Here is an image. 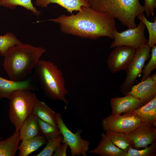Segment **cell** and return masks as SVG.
<instances>
[{"label": "cell", "instance_id": "9", "mask_svg": "<svg viewBox=\"0 0 156 156\" xmlns=\"http://www.w3.org/2000/svg\"><path fill=\"white\" fill-rule=\"evenodd\" d=\"M143 123L138 117L131 113L123 115L111 114L104 118L102 122L103 130L128 133L130 132Z\"/></svg>", "mask_w": 156, "mask_h": 156}, {"label": "cell", "instance_id": "25", "mask_svg": "<svg viewBox=\"0 0 156 156\" xmlns=\"http://www.w3.org/2000/svg\"><path fill=\"white\" fill-rule=\"evenodd\" d=\"M38 122L40 135L44 136L47 140L61 134L58 127H55L38 118Z\"/></svg>", "mask_w": 156, "mask_h": 156}, {"label": "cell", "instance_id": "28", "mask_svg": "<svg viewBox=\"0 0 156 156\" xmlns=\"http://www.w3.org/2000/svg\"><path fill=\"white\" fill-rule=\"evenodd\" d=\"M156 153V143L154 142L149 146L139 150L130 148L127 153L126 156H155Z\"/></svg>", "mask_w": 156, "mask_h": 156}, {"label": "cell", "instance_id": "24", "mask_svg": "<svg viewBox=\"0 0 156 156\" xmlns=\"http://www.w3.org/2000/svg\"><path fill=\"white\" fill-rule=\"evenodd\" d=\"M22 43L12 33L8 32L0 35V55L4 56L12 47Z\"/></svg>", "mask_w": 156, "mask_h": 156}, {"label": "cell", "instance_id": "18", "mask_svg": "<svg viewBox=\"0 0 156 156\" xmlns=\"http://www.w3.org/2000/svg\"><path fill=\"white\" fill-rule=\"evenodd\" d=\"M19 131L20 140H21L40 135L37 117L32 113L24 122Z\"/></svg>", "mask_w": 156, "mask_h": 156}, {"label": "cell", "instance_id": "19", "mask_svg": "<svg viewBox=\"0 0 156 156\" xmlns=\"http://www.w3.org/2000/svg\"><path fill=\"white\" fill-rule=\"evenodd\" d=\"M32 113L43 121L58 127L56 113L47 105L40 101L38 98Z\"/></svg>", "mask_w": 156, "mask_h": 156}, {"label": "cell", "instance_id": "4", "mask_svg": "<svg viewBox=\"0 0 156 156\" xmlns=\"http://www.w3.org/2000/svg\"><path fill=\"white\" fill-rule=\"evenodd\" d=\"M34 75L45 94L53 101L60 100L66 104L68 93L62 73L50 60H40L34 69Z\"/></svg>", "mask_w": 156, "mask_h": 156}, {"label": "cell", "instance_id": "27", "mask_svg": "<svg viewBox=\"0 0 156 156\" xmlns=\"http://www.w3.org/2000/svg\"><path fill=\"white\" fill-rule=\"evenodd\" d=\"M63 139L62 134L47 140L44 148L35 156H52L56 148L60 144Z\"/></svg>", "mask_w": 156, "mask_h": 156}, {"label": "cell", "instance_id": "31", "mask_svg": "<svg viewBox=\"0 0 156 156\" xmlns=\"http://www.w3.org/2000/svg\"><path fill=\"white\" fill-rule=\"evenodd\" d=\"M68 146L65 143H62L58 146L55 151L53 156H66Z\"/></svg>", "mask_w": 156, "mask_h": 156}, {"label": "cell", "instance_id": "20", "mask_svg": "<svg viewBox=\"0 0 156 156\" xmlns=\"http://www.w3.org/2000/svg\"><path fill=\"white\" fill-rule=\"evenodd\" d=\"M22 141L18 147L19 156H27L47 142L46 139L41 135Z\"/></svg>", "mask_w": 156, "mask_h": 156}, {"label": "cell", "instance_id": "12", "mask_svg": "<svg viewBox=\"0 0 156 156\" xmlns=\"http://www.w3.org/2000/svg\"><path fill=\"white\" fill-rule=\"evenodd\" d=\"M127 94L139 99L144 105L156 96V81L150 75L136 85H133L125 95Z\"/></svg>", "mask_w": 156, "mask_h": 156}, {"label": "cell", "instance_id": "23", "mask_svg": "<svg viewBox=\"0 0 156 156\" xmlns=\"http://www.w3.org/2000/svg\"><path fill=\"white\" fill-rule=\"evenodd\" d=\"M18 6L30 10L36 16H39L41 14V12L34 6L31 0H0V6L14 9Z\"/></svg>", "mask_w": 156, "mask_h": 156}, {"label": "cell", "instance_id": "10", "mask_svg": "<svg viewBox=\"0 0 156 156\" xmlns=\"http://www.w3.org/2000/svg\"><path fill=\"white\" fill-rule=\"evenodd\" d=\"M135 49L126 46H118L115 48L109 55L107 64L112 73L121 70H126L134 56Z\"/></svg>", "mask_w": 156, "mask_h": 156}, {"label": "cell", "instance_id": "1", "mask_svg": "<svg viewBox=\"0 0 156 156\" xmlns=\"http://www.w3.org/2000/svg\"><path fill=\"white\" fill-rule=\"evenodd\" d=\"M47 21L59 23L65 34L87 38L106 36L114 39V33L117 30L115 19L89 7H82L76 14L62 15Z\"/></svg>", "mask_w": 156, "mask_h": 156}, {"label": "cell", "instance_id": "6", "mask_svg": "<svg viewBox=\"0 0 156 156\" xmlns=\"http://www.w3.org/2000/svg\"><path fill=\"white\" fill-rule=\"evenodd\" d=\"M56 117L57 127L63 136L61 143H65L69 146L72 156H86L90 142L81 138V135L83 130L78 129L76 133H73L66 125L60 112L56 113Z\"/></svg>", "mask_w": 156, "mask_h": 156}, {"label": "cell", "instance_id": "32", "mask_svg": "<svg viewBox=\"0 0 156 156\" xmlns=\"http://www.w3.org/2000/svg\"><path fill=\"white\" fill-rule=\"evenodd\" d=\"M151 79L154 81H156V73H154L151 76Z\"/></svg>", "mask_w": 156, "mask_h": 156}, {"label": "cell", "instance_id": "26", "mask_svg": "<svg viewBox=\"0 0 156 156\" xmlns=\"http://www.w3.org/2000/svg\"><path fill=\"white\" fill-rule=\"evenodd\" d=\"M142 21L148 30L149 34V39L147 45L151 48L156 44V19H154V21H149L146 17L144 14L140 15L137 17Z\"/></svg>", "mask_w": 156, "mask_h": 156}, {"label": "cell", "instance_id": "13", "mask_svg": "<svg viewBox=\"0 0 156 156\" xmlns=\"http://www.w3.org/2000/svg\"><path fill=\"white\" fill-rule=\"evenodd\" d=\"M110 103L112 110L111 114L114 115L130 113L144 105L140 100L130 94L113 98Z\"/></svg>", "mask_w": 156, "mask_h": 156}, {"label": "cell", "instance_id": "30", "mask_svg": "<svg viewBox=\"0 0 156 156\" xmlns=\"http://www.w3.org/2000/svg\"><path fill=\"white\" fill-rule=\"evenodd\" d=\"M143 6L144 12L146 15L149 17L154 15V10L156 7V0H144Z\"/></svg>", "mask_w": 156, "mask_h": 156}, {"label": "cell", "instance_id": "11", "mask_svg": "<svg viewBox=\"0 0 156 156\" xmlns=\"http://www.w3.org/2000/svg\"><path fill=\"white\" fill-rule=\"evenodd\" d=\"M126 133L132 147L135 149L146 148L156 140V127L144 123Z\"/></svg>", "mask_w": 156, "mask_h": 156}, {"label": "cell", "instance_id": "16", "mask_svg": "<svg viewBox=\"0 0 156 156\" xmlns=\"http://www.w3.org/2000/svg\"><path fill=\"white\" fill-rule=\"evenodd\" d=\"M130 113L139 118L143 123L156 127V96Z\"/></svg>", "mask_w": 156, "mask_h": 156}, {"label": "cell", "instance_id": "2", "mask_svg": "<svg viewBox=\"0 0 156 156\" xmlns=\"http://www.w3.org/2000/svg\"><path fill=\"white\" fill-rule=\"evenodd\" d=\"M46 52L42 47L27 44L12 47L4 56L3 64L10 79L19 81L27 79Z\"/></svg>", "mask_w": 156, "mask_h": 156}, {"label": "cell", "instance_id": "7", "mask_svg": "<svg viewBox=\"0 0 156 156\" xmlns=\"http://www.w3.org/2000/svg\"><path fill=\"white\" fill-rule=\"evenodd\" d=\"M151 48L147 44L135 49L133 59L126 70L125 81L120 85V91L124 95L129 91L142 73L145 62L150 57Z\"/></svg>", "mask_w": 156, "mask_h": 156}, {"label": "cell", "instance_id": "22", "mask_svg": "<svg viewBox=\"0 0 156 156\" xmlns=\"http://www.w3.org/2000/svg\"><path fill=\"white\" fill-rule=\"evenodd\" d=\"M105 131V134L112 142L126 153L132 147L131 143L127 138L126 133L110 130Z\"/></svg>", "mask_w": 156, "mask_h": 156}, {"label": "cell", "instance_id": "21", "mask_svg": "<svg viewBox=\"0 0 156 156\" xmlns=\"http://www.w3.org/2000/svg\"><path fill=\"white\" fill-rule=\"evenodd\" d=\"M19 131L15 130L10 137L3 141H0V156H14L18 150L20 140Z\"/></svg>", "mask_w": 156, "mask_h": 156}, {"label": "cell", "instance_id": "8", "mask_svg": "<svg viewBox=\"0 0 156 156\" xmlns=\"http://www.w3.org/2000/svg\"><path fill=\"white\" fill-rule=\"evenodd\" d=\"M146 27L140 21L135 27L128 29L122 32L117 30L114 33L113 42L110 44V48L121 46H126L137 49L147 44L148 40L145 38L144 30Z\"/></svg>", "mask_w": 156, "mask_h": 156}, {"label": "cell", "instance_id": "17", "mask_svg": "<svg viewBox=\"0 0 156 156\" xmlns=\"http://www.w3.org/2000/svg\"><path fill=\"white\" fill-rule=\"evenodd\" d=\"M36 3L37 6L42 8L51 3H56L71 14L80 10L83 6L89 7L88 0H36Z\"/></svg>", "mask_w": 156, "mask_h": 156}, {"label": "cell", "instance_id": "3", "mask_svg": "<svg viewBox=\"0 0 156 156\" xmlns=\"http://www.w3.org/2000/svg\"><path fill=\"white\" fill-rule=\"evenodd\" d=\"M93 10L113 19H118L128 29L137 26L136 18L144 14L143 6L140 0H88Z\"/></svg>", "mask_w": 156, "mask_h": 156}, {"label": "cell", "instance_id": "29", "mask_svg": "<svg viewBox=\"0 0 156 156\" xmlns=\"http://www.w3.org/2000/svg\"><path fill=\"white\" fill-rule=\"evenodd\" d=\"M152 48L150 59L142 71L141 81L147 78L152 72L156 68V45H154Z\"/></svg>", "mask_w": 156, "mask_h": 156}, {"label": "cell", "instance_id": "5", "mask_svg": "<svg viewBox=\"0 0 156 156\" xmlns=\"http://www.w3.org/2000/svg\"><path fill=\"white\" fill-rule=\"evenodd\" d=\"M38 98L33 91L21 89L14 92L9 99V118L20 130L23 122L32 113Z\"/></svg>", "mask_w": 156, "mask_h": 156}, {"label": "cell", "instance_id": "14", "mask_svg": "<svg viewBox=\"0 0 156 156\" xmlns=\"http://www.w3.org/2000/svg\"><path fill=\"white\" fill-rule=\"evenodd\" d=\"M21 89H27L33 91L37 90L29 78L21 81H16L8 80L0 76V99L10 98L16 91Z\"/></svg>", "mask_w": 156, "mask_h": 156}, {"label": "cell", "instance_id": "15", "mask_svg": "<svg viewBox=\"0 0 156 156\" xmlns=\"http://www.w3.org/2000/svg\"><path fill=\"white\" fill-rule=\"evenodd\" d=\"M88 153L101 156H126L127 153L115 145L105 133H102L98 146Z\"/></svg>", "mask_w": 156, "mask_h": 156}]
</instances>
